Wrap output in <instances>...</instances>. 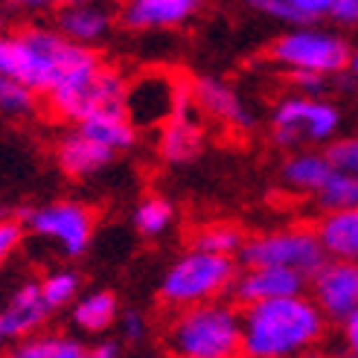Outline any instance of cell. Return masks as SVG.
<instances>
[{"label":"cell","mask_w":358,"mask_h":358,"mask_svg":"<svg viewBox=\"0 0 358 358\" xmlns=\"http://www.w3.org/2000/svg\"><path fill=\"white\" fill-rule=\"evenodd\" d=\"M38 289H41V297H44V303H47V309L56 312V309L67 306V303L76 297V292H79V277H76L73 271H56V274H50V277L38 285Z\"/></svg>","instance_id":"27"},{"label":"cell","mask_w":358,"mask_h":358,"mask_svg":"<svg viewBox=\"0 0 358 358\" xmlns=\"http://www.w3.org/2000/svg\"><path fill=\"white\" fill-rule=\"evenodd\" d=\"M21 239H24L21 224H17V222H6V219L0 222V262L12 257V250L21 245Z\"/></svg>","instance_id":"31"},{"label":"cell","mask_w":358,"mask_h":358,"mask_svg":"<svg viewBox=\"0 0 358 358\" xmlns=\"http://www.w3.org/2000/svg\"><path fill=\"white\" fill-rule=\"evenodd\" d=\"M35 108V91L6 73H0V111L21 117Z\"/></svg>","instance_id":"26"},{"label":"cell","mask_w":358,"mask_h":358,"mask_svg":"<svg viewBox=\"0 0 358 358\" xmlns=\"http://www.w3.org/2000/svg\"><path fill=\"white\" fill-rule=\"evenodd\" d=\"M335 166L329 164L327 155H317V152H300L292 160H285L282 166V181L294 187L297 192H320L327 187V181L332 178Z\"/></svg>","instance_id":"20"},{"label":"cell","mask_w":358,"mask_h":358,"mask_svg":"<svg viewBox=\"0 0 358 358\" xmlns=\"http://www.w3.org/2000/svg\"><path fill=\"white\" fill-rule=\"evenodd\" d=\"M329 15L341 24H358V0H332Z\"/></svg>","instance_id":"33"},{"label":"cell","mask_w":358,"mask_h":358,"mask_svg":"<svg viewBox=\"0 0 358 358\" xmlns=\"http://www.w3.org/2000/svg\"><path fill=\"white\" fill-rule=\"evenodd\" d=\"M47 315H50V309L41 297V289L27 282L12 294L6 312L0 315V329H3L6 338H24L32 329H38L47 320Z\"/></svg>","instance_id":"14"},{"label":"cell","mask_w":358,"mask_h":358,"mask_svg":"<svg viewBox=\"0 0 358 358\" xmlns=\"http://www.w3.org/2000/svg\"><path fill=\"white\" fill-rule=\"evenodd\" d=\"M114 320H117V297L108 292L87 294L73 309V324L82 332H105Z\"/></svg>","instance_id":"21"},{"label":"cell","mask_w":358,"mask_h":358,"mask_svg":"<svg viewBox=\"0 0 358 358\" xmlns=\"http://www.w3.org/2000/svg\"><path fill=\"white\" fill-rule=\"evenodd\" d=\"M122 96H125L122 73L114 67H105L99 59L73 70V73L64 76L47 94L56 114H62L67 120H76V122L87 114H96V111L122 108Z\"/></svg>","instance_id":"5"},{"label":"cell","mask_w":358,"mask_h":358,"mask_svg":"<svg viewBox=\"0 0 358 358\" xmlns=\"http://www.w3.org/2000/svg\"><path fill=\"white\" fill-rule=\"evenodd\" d=\"M236 280V265L230 257L192 248L184 254L160 282V300L172 309H187L195 303L216 300Z\"/></svg>","instance_id":"4"},{"label":"cell","mask_w":358,"mask_h":358,"mask_svg":"<svg viewBox=\"0 0 358 358\" xmlns=\"http://www.w3.org/2000/svg\"><path fill=\"white\" fill-rule=\"evenodd\" d=\"M175 94H178V85L172 82L169 73H164V70H149V73L137 76L131 85L125 82L122 111L134 122V129L166 122L175 108Z\"/></svg>","instance_id":"10"},{"label":"cell","mask_w":358,"mask_h":358,"mask_svg":"<svg viewBox=\"0 0 358 358\" xmlns=\"http://www.w3.org/2000/svg\"><path fill=\"white\" fill-rule=\"evenodd\" d=\"M350 67H352V73L358 76V50H355V52H350Z\"/></svg>","instance_id":"38"},{"label":"cell","mask_w":358,"mask_h":358,"mask_svg":"<svg viewBox=\"0 0 358 358\" xmlns=\"http://www.w3.org/2000/svg\"><path fill=\"white\" fill-rule=\"evenodd\" d=\"M201 0H129L122 17L131 29L178 27L199 12Z\"/></svg>","instance_id":"13"},{"label":"cell","mask_w":358,"mask_h":358,"mask_svg":"<svg viewBox=\"0 0 358 358\" xmlns=\"http://www.w3.org/2000/svg\"><path fill=\"white\" fill-rule=\"evenodd\" d=\"M29 227L38 236L56 242L64 254L79 257V254H85V248L91 245L94 216H91V210L82 204L59 201V204H47L41 210H35L29 216Z\"/></svg>","instance_id":"9"},{"label":"cell","mask_w":358,"mask_h":358,"mask_svg":"<svg viewBox=\"0 0 358 358\" xmlns=\"http://www.w3.org/2000/svg\"><path fill=\"white\" fill-rule=\"evenodd\" d=\"M344 320V344H347V352L358 358V306L341 317Z\"/></svg>","instance_id":"35"},{"label":"cell","mask_w":358,"mask_h":358,"mask_svg":"<svg viewBox=\"0 0 358 358\" xmlns=\"http://www.w3.org/2000/svg\"><path fill=\"white\" fill-rule=\"evenodd\" d=\"M195 102H199L204 111L216 114L219 120L236 125V129H248V125L254 122L250 111L236 96V91H230L227 85H222L216 79H201L199 85H195Z\"/></svg>","instance_id":"19"},{"label":"cell","mask_w":358,"mask_h":358,"mask_svg":"<svg viewBox=\"0 0 358 358\" xmlns=\"http://www.w3.org/2000/svg\"><path fill=\"white\" fill-rule=\"evenodd\" d=\"M114 149L102 146V143L91 140L87 134L76 131L62 140L59 146V166L64 169V175L70 178H87V175H96L99 169H105L114 160Z\"/></svg>","instance_id":"15"},{"label":"cell","mask_w":358,"mask_h":358,"mask_svg":"<svg viewBox=\"0 0 358 358\" xmlns=\"http://www.w3.org/2000/svg\"><path fill=\"white\" fill-rule=\"evenodd\" d=\"M289 3L303 15V21H315V17L320 15H329V6H332V0H289Z\"/></svg>","instance_id":"32"},{"label":"cell","mask_w":358,"mask_h":358,"mask_svg":"<svg viewBox=\"0 0 358 358\" xmlns=\"http://www.w3.org/2000/svg\"><path fill=\"white\" fill-rule=\"evenodd\" d=\"M3 338H6V335H3V329H0V344H3Z\"/></svg>","instance_id":"39"},{"label":"cell","mask_w":358,"mask_h":358,"mask_svg":"<svg viewBox=\"0 0 358 358\" xmlns=\"http://www.w3.org/2000/svg\"><path fill=\"white\" fill-rule=\"evenodd\" d=\"M172 204L164 199H146L134 210V224L143 236H157L172 224Z\"/></svg>","instance_id":"25"},{"label":"cell","mask_w":358,"mask_h":358,"mask_svg":"<svg viewBox=\"0 0 358 358\" xmlns=\"http://www.w3.org/2000/svg\"><path fill=\"white\" fill-rule=\"evenodd\" d=\"M122 335H125V341H140V338L146 335V320H143V315L125 312L122 315Z\"/></svg>","instance_id":"34"},{"label":"cell","mask_w":358,"mask_h":358,"mask_svg":"<svg viewBox=\"0 0 358 358\" xmlns=\"http://www.w3.org/2000/svg\"><path fill=\"white\" fill-rule=\"evenodd\" d=\"M317 239L324 245L327 257L358 259V207L329 210L317 224Z\"/></svg>","instance_id":"16"},{"label":"cell","mask_w":358,"mask_h":358,"mask_svg":"<svg viewBox=\"0 0 358 358\" xmlns=\"http://www.w3.org/2000/svg\"><path fill=\"white\" fill-rule=\"evenodd\" d=\"M306 274L294 271V268L282 265H248V271L234 280V297L248 306L257 300H271V297H289L303 294L306 289Z\"/></svg>","instance_id":"12"},{"label":"cell","mask_w":358,"mask_h":358,"mask_svg":"<svg viewBox=\"0 0 358 358\" xmlns=\"http://www.w3.org/2000/svg\"><path fill=\"white\" fill-rule=\"evenodd\" d=\"M166 344L181 358H230L242 352L239 315L219 300L195 303L175 317Z\"/></svg>","instance_id":"3"},{"label":"cell","mask_w":358,"mask_h":358,"mask_svg":"<svg viewBox=\"0 0 358 358\" xmlns=\"http://www.w3.org/2000/svg\"><path fill=\"white\" fill-rule=\"evenodd\" d=\"M91 62L96 56L85 44L52 29H24L0 38V73L24 82L35 94H50L64 76Z\"/></svg>","instance_id":"2"},{"label":"cell","mask_w":358,"mask_h":358,"mask_svg":"<svg viewBox=\"0 0 358 358\" xmlns=\"http://www.w3.org/2000/svg\"><path fill=\"white\" fill-rule=\"evenodd\" d=\"M242 352L250 358H289L312 350L327 332V315L317 303L289 294L248 303L239 315Z\"/></svg>","instance_id":"1"},{"label":"cell","mask_w":358,"mask_h":358,"mask_svg":"<svg viewBox=\"0 0 358 358\" xmlns=\"http://www.w3.org/2000/svg\"><path fill=\"white\" fill-rule=\"evenodd\" d=\"M239 257L245 265H282L312 277L327 262V250L315 230H277V234L254 236L242 245Z\"/></svg>","instance_id":"6"},{"label":"cell","mask_w":358,"mask_h":358,"mask_svg":"<svg viewBox=\"0 0 358 358\" xmlns=\"http://www.w3.org/2000/svg\"><path fill=\"white\" fill-rule=\"evenodd\" d=\"M338 131V111L312 96L282 99L274 111V140L282 149H294L303 140H329Z\"/></svg>","instance_id":"8"},{"label":"cell","mask_w":358,"mask_h":358,"mask_svg":"<svg viewBox=\"0 0 358 358\" xmlns=\"http://www.w3.org/2000/svg\"><path fill=\"white\" fill-rule=\"evenodd\" d=\"M312 300L332 320L358 306V259L332 257L312 274Z\"/></svg>","instance_id":"11"},{"label":"cell","mask_w":358,"mask_h":358,"mask_svg":"<svg viewBox=\"0 0 358 358\" xmlns=\"http://www.w3.org/2000/svg\"><path fill=\"white\" fill-rule=\"evenodd\" d=\"M250 6L257 12L268 15V17H277V21H285V24H306L303 15L289 3V0H248Z\"/></svg>","instance_id":"29"},{"label":"cell","mask_w":358,"mask_h":358,"mask_svg":"<svg viewBox=\"0 0 358 358\" xmlns=\"http://www.w3.org/2000/svg\"><path fill=\"white\" fill-rule=\"evenodd\" d=\"M320 204L327 210H338V207H358V172H341L335 169L332 178L327 181V187L317 192Z\"/></svg>","instance_id":"24"},{"label":"cell","mask_w":358,"mask_h":358,"mask_svg":"<svg viewBox=\"0 0 358 358\" xmlns=\"http://www.w3.org/2000/svg\"><path fill=\"white\" fill-rule=\"evenodd\" d=\"M327 157L335 169L341 172H358V137H344L335 140L327 149Z\"/></svg>","instance_id":"28"},{"label":"cell","mask_w":358,"mask_h":358,"mask_svg":"<svg viewBox=\"0 0 358 358\" xmlns=\"http://www.w3.org/2000/svg\"><path fill=\"white\" fill-rule=\"evenodd\" d=\"M242 245H245V236H242V230L234 227V224H210V227L195 234V248L210 250V254L234 257L242 250Z\"/></svg>","instance_id":"23"},{"label":"cell","mask_w":358,"mask_h":358,"mask_svg":"<svg viewBox=\"0 0 358 358\" xmlns=\"http://www.w3.org/2000/svg\"><path fill=\"white\" fill-rule=\"evenodd\" d=\"M111 27V17L99 6H91L87 0H73L70 6L62 9L59 15V32L67 35L76 44H94L99 41Z\"/></svg>","instance_id":"18"},{"label":"cell","mask_w":358,"mask_h":358,"mask_svg":"<svg viewBox=\"0 0 358 358\" xmlns=\"http://www.w3.org/2000/svg\"><path fill=\"white\" fill-rule=\"evenodd\" d=\"M17 6H50V3H59V0H12Z\"/></svg>","instance_id":"37"},{"label":"cell","mask_w":358,"mask_h":358,"mask_svg":"<svg viewBox=\"0 0 358 358\" xmlns=\"http://www.w3.org/2000/svg\"><path fill=\"white\" fill-rule=\"evenodd\" d=\"M294 87L303 96H317L327 91V76L324 73H315V70H294L292 73Z\"/></svg>","instance_id":"30"},{"label":"cell","mask_w":358,"mask_h":358,"mask_svg":"<svg viewBox=\"0 0 358 358\" xmlns=\"http://www.w3.org/2000/svg\"><path fill=\"white\" fill-rule=\"evenodd\" d=\"M271 56L292 70H315V73L335 76L350 67V47L338 35L317 29H294L274 41Z\"/></svg>","instance_id":"7"},{"label":"cell","mask_w":358,"mask_h":358,"mask_svg":"<svg viewBox=\"0 0 358 358\" xmlns=\"http://www.w3.org/2000/svg\"><path fill=\"white\" fill-rule=\"evenodd\" d=\"M117 350H120V347H117L114 341H102V344H96V347H94V352H91V355H94V358H114V355H117Z\"/></svg>","instance_id":"36"},{"label":"cell","mask_w":358,"mask_h":358,"mask_svg":"<svg viewBox=\"0 0 358 358\" xmlns=\"http://www.w3.org/2000/svg\"><path fill=\"white\" fill-rule=\"evenodd\" d=\"M17 358H85L87 350L73 338H27L15 350Z\"/></svg>","instance_id":"22"},{"label":"cell","mask_w":358,"mask_h":358,"mask_svg":"<svg viewBox=\"0 0 358 358\" xmlns=\"http://www.w3.org/2000/svg\"><path fill=\"white\" fill-rule=\"evenodd\" d=\"M82 134H87L91 140L102 143L114 152L120 149H131L134 146V137H137V129L134 122L125 117L122 108H114V111H96V114H87L79 120V129Z\"/></svg>","instance_id":"17"}]
</instances>
